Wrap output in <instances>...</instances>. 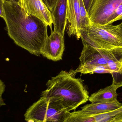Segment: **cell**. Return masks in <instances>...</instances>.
Returning <instances> with one entry per match:
<instances>
[{"mask_svg": "<svg viewBox=\"0 0 122 122\" xmlns=\"http://www.w3.org/2000/svg\"><path fill=\"white\" fill-rule=\"evenodd\" d=\"M4 0H0V17L4 19L3 10Z\"/></svg>", "mask_w": 122, "mask_h": 122, "instance_id": "ac0fdd59", "label": "cell"}, {"mask_svg": "<svg viewBox=\"0 0 122 122\" xmlns=\"http://www.w3.org/2000/svg\"><path fill=\"white\" fill-rule=\"evenodd\" d=\"M67 0H58L51 11L54 31L64 36L67 24Z\"/></svg>", "mask_w": 122, "mask_h": 122, "instance_id": "30bf717a", "label": "cell"}, {"mask_svg": "<svg viewBox=\"0 0 122 122\" xmlns=\"http://www.w3.org/2000/svg\"><path fill=\"white\" fill-rule=\"evenodd\" d=\"M122 87V83L112 81L110 86L93 93L89 97V100L91 103L108 102L117 100V90Z\"/></svg>", "mask_w": 122, "mask_h": 122, "instance_id": "8fae6325", "label": "cell"}, {"mask_svg": "<svg viewBox=\"0 0 122 122\" xmlns=\"http://www.w3.org/2000/svg\"><path fill=\"white\" fill-rule=\"evenodd\" d=\"M80 9V21L82 32L89 25L91 21L89 18L88 13L86 10L82 0H79Z\"/></svg>", "mask_w": 122, "mask_h": 122, "instance_id": "5bb4252c", "label": "cell"}, {"mask_svg": "<svg viewBox=\"0 0 122 122\" xmlns=\"http://www.w3.org/2000/svg\"><path fill=\"white\" fill-rule=\"evenodd\" d=\"M49 10L51 12L58 0H42Z\"/></svg>", "mask_w": 122, "mask_h": 122, "instance_id": "9a60e30c", "label": "cell"}, {"mask_svg": "<svg viewBox=\"0 0 122 122\" xmlns=\"http://www.w3.org/2000/svg\"><path fill=\"white\" fill-rule=\"evenodd\" d=\"M5 105V104L4 102L2 96H0V107L1 106Z\"/></svg>", "mask_w": 122, "mask_h": 122, "instance_id": "ffe728a7", "label": "cell"}, {"mask_svg": "<svg viewBox=\"0 0 122 122\" xmlns=\"http://www.w3.org/2000/svg\"><path fill=\"white\" fill-rule=\"evenodd\" d=\"M107 122H122V113L116 115Z\"/></svg>", "mask_w": 122, "mask_h": 122, "instance_id": "e0dca14e", "label": "cell"}, {"mask_svg": "<svg viewBox=\"0 0 122 122\" xmlns=\"http://www.w3.org/2000/svg\"><path fill=\"white\" fill-rule=\"evenodd\" d=\"M76 74L74 70L61 71L48 81L47 89L42 92L41 97L60 99L69 112L86 103L89 100V94L81 80L75 77Z\"/></svg>", "mask_w": 122, "mask_h": 122, "instance_id": "7a4b0ae2", "label": "cell"}, {"mask_svg": "<svg viewBox=\"0 0 122 122\" xmlns=\"http://www.w3.org/2000/svg\"><path fill=\"white\" fill-rule=\"evenodd\" d=\"M12 0L15 1H18H18H19V0Z\"/></svg>", "mask_w": 122, "mask_h": 122, "instance_id": "7402d4cb", "label": "cell"}, {"mask_svg": "<svg viewBox=\"0 0 122 122\" xmlns=\"http://www.w3.org/2000/svg\"><path fill=\"white\" fill-rule=\"evenodd\" d=\"M83 44L102 49L122 48V31L117 25H102L91 21L81 35Z\"/></svg>", "mask_w": 122, "mask_h": 122, "instance_id": "3957f363", "label": "cell"}, {"mask_svg": "<svg viewBox=\"0 0 122 122\" xmlns=\"http://www.w3.org/2000/svg\"><path fill=\"white\" fill-rule=\"evenodd\" d=\"M118 26H119V28L120 29H121V30H122V22L120 24L118 25Z\"/></svg>", "mask_w": 122, "mask_h": 122, "instance_id": "44dd1931", "label": "cell"}, {"mask_svg": "<svg viewBox=\"0 0 122 122\" xmlns=\"http://www.w3.org/2000/svg\"><path fill=\"white\" fill-rule=\"evenodd\" d=\"M75 72L76 73L79 72L84 74L93 73H109L112 74L113 72L108 67L107 65L94 66H86L80 65L77 69L75 71Z\"/></svg>", "mask_w": 122, "mask_h": 122, "instance_id": "4fadbf2b", "label": "cell"}, {"mask_svg": "<svg viewBox=\"0 0 122 122\" xmlns=\"http://www.w3.org/2000/svg\"><path fill=\"white\" fill-rule=\"evenodd\" d=\"M82 1H83L86 10L88 14L90 7L92 4L93 0H82Z\"/></svg>", "mask_w": 122, "mask_h": 122, "instance_id": "2e32d148", "label": "cell"}, {"mask_svg": "<svg viewBox=\"0 0 122 122\" xmlns=\"http://www.w3.org/2000/svg\"><path fill=\"white\" fill-rule=\"evenodd\" d=\"M64 36L51 30V33L45 41L41 55L49 60L58 61L62 59L64 51Z\"/></svg>", "mask_w": 122, "mask_h": 122, "instance_id": "52a82bcc", "label": "cell"}, {"mask_svg": "<svg viewBox=\"0 0 122 122\" xmlns=\"http://www.w3.org/2000/svg\"><path fill=\"white\" fill-rule=\"evenodd\" d=\"M122 106L118 100L108 102L91 103L82 107L81 112L89 115H98L117 109Z\"/></svg>", "mask_w": 122, "mask_h": 122, "instance_id": "7c38bea8", "label": "cell"}, {"mask_svg": "<svg viewBox=\"0 0 122 122\" xmlns=\"http://www.w3.org/2000/svg\"><path fill=\"white\" fill-rule=\"evenodd\" d=\"M67 28L69 36H76L78 40L82 33L79 0H67Z\"/></svg>", "mask_w": 122, "mask_h": 122, "instance_id": "9c48e42d", "label": "cell"}, {"mask_svg": "<svg viewBox=\"0 0 122 122\" xmlns=\"http://www.w3.org/2000/svg\"><path fill=\"white\" fill-rule=\"evenodd\" d=\"M18 3L27 15L38 18L49 26L52 30L51 12L42 0H19Z\"/></svg>", "mask_w": 122, "mask_h": 122, "instance_id": "ba28073f", "label": "cell"}, {"mask_svg": "<svg viewBox=\"0 0 122 122\" xmlns=\"http://www.w3.org/2000/svg\"><path fill=\"white\" fill-rule=\"evenodd\" d=\"M88 15L92 23L111 25L122 19V0H93Z\"/></svg>", "mask_w": 122, "mask_h": 122, "instance_id": "5b68a950", "label": "cell"}, {"mask_svg": "<svg viewBox=\"0 0 122 122\" xmlns=\"http://www.w3.org/2000/svg\"><path fill=\"white\" fill-rule=\"evenodd\" d=\"M70 112L60 99L41 97L27 110L24 117L27 122H63Z\"/></svg>", "mask_w": 122, "mask_h": 122, "instance_id": "277c9868", "label": "cell"}, {"mask_svg": "<svg viewBox=\"0 0 122 122\" xmlns=\"http://www.w3.org/2000/svg\"><path fill=\"white\" fill-rule=\"evenodd\" d=\"M4 13L8 35L16 45L39 56L48 34V25L27 15L15 1L4 0Z\"/></svg>", "mask_w": 122, "mask_h": 122, "instance_id": "6da1fadb", "label": "cell"}, {"mask_svg": "<svg viewBox=\"0 0 122 122\" xmlns=\"http://www.w3.org/2000/svg\"><path fill=\"white\" fill-rule=\"evenodd\" d=\"M83 48L79 58L80 65L99 66L107 65L112 59L122 61V48L111 50L102 49L83 44Z\"/></svg>", "mask_w": 122, "mask_h": 122, "instance_id": "8992f818", "label": "cell"}, {"mask_svg": "<svg viewBox=\"0 0 122 122\" xmlns=\"http://www.w3.org/2000/svg\"><path fill=\"white\" fill-rule=\"evenodd\" d=\"M5 88V86L3 82L0 79V96H2L4 92Z\"/></svg>", "mask_w": 122, "mask_h": 122, "instance_id": "d6986e66", "label": "cell"}]
</instances>
